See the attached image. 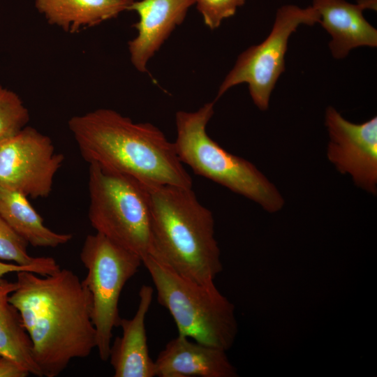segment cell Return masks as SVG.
<instances>
[{
    "mask_svg": "<svg viewBox=\"0 0 377 377\" xmlns=\"http://www.w3.org/2000/svg\"><path fill=\"white\" fill-rule=\"evenodd\" d=\"M154 362L158 377L237 376L226 350L179 334L167 343Z\"/></svg>",
    "mask_w": 377,
    "mask_h": 377,
    "instance_id": "12",
    "label": "cell"
},
{
    "mask_svg": "<svg viewBox=\"0 0 377 377\" xmlns=\"http://www.w3.org/2000/svg\"><path fill=\"white\" fill-rule=\"evenodd\" d=\"M0 215L29 244L54 248L73 238L70 233H58L45 226L43 219L24 194L0 184Z\"/></svg>",
    "mask_w": 377,
    "mask_h": 377,
    "instance_id": "16",
    "label": "cell"
},
{
    "mask_svg": "<svg viewBox=\"0 0 377 377\" xmlns=\"http://www.w3.org/2000/svg\"><path fill=\"white\" fill-rule=\"evenodd\" d=\"M88 186V218L96 232L138 255L142 262L151 256V208L147 186L89 163Z\"/></svg>",
    "mask_w": 377,
    "mask_h": 377,
    "instance_id": "6",
    "label": "cell"
},
{
    "mask_svg": "<svg viewBox=\"0 0 377 377\" xmlns=\"http://www.w3.org/2000/svg\"><path fill=\"white\" fill-rule=\"evenodd\" d=\"M29 120L28 110L19 96L0 84V143L21 131Z\"/></svg>",
    "mask_w": 377,
    "mask_h": 377,
    "instance_id": "19",
    "label": "cell"
},
{
    "mask_svg": "<svg viewBox=\"0 0 377 377\" xmlns=\"http://www.w3.org/2000/svg\"><path fill=\"white\" fill-rule=\"evenodd\" d=\"M64 158L48 136L26 126L0 143V184L34 199L47 198Z\"/></svg>",
    "mask_w": 377,
    "mask_h": 377,
    "instance_id": "9",
    "label": "cell"
},
{
    "mask_svg": "<svg viewBox=\"0 0 377 377\" xmlns=\"http://www.w3.org/2000/svg\"><path fill=\"white\" fill-rule=\"evenodd\" d=\"M215 101L193 112L175 115L173 142L182 163L200 176L219 184L262 206L269 212L281 209L284 200L276 188L251 162L228 152L207 133Z\"/></svg>",
    "mask_w": 377,
    "mask_h": 377,
    "instance_id": "4",
    "label": "cell"
},
{
    "mask_svg": "<svg viewBox=\"0 0 377 377\" xmlns=\"http://www.w3.org/2000/svg\"><path fill=\"white\" fill-rule=\"evenodd\" d=\"M16 282L0 284V356L11 359L30 374L42 376L34 360L31 343L17 309L10 302Z\"/></svg>",
    "mask_w": 377,
    "mask_h": 377,
    "instance_id": "17",
    "label": "cell"
},
{
    "mask_svg": "<svg viewBox=\"0 0 377 377\" xmlns=\"http://www.w3.org/2000/svg\"><path fill=\"white\" fill-rule=\"evenodd\" d=\"M195 3V0L133 1L130 10L138 13L139 20L133 25L137 35L128 45L131 63L138 71H147L149 61Z\"/></svg>",
    "mask_w": 377,
    "mask_h": 377,
    "instance_id": "11",
    "label": "cell"
},
{
    "mask_svg": "<svg viewBox=\"0 0 377 377\" xmlns=\"http://www.w3.org/2000/svg\"><path fill=\"white\" fill-rule=\"evenodd\" d=\"M28 242L19 235L0 215V258L34 268L42 276L60 269L51 257H32L27 252Z\"/></svg>",
    "mask_w": 377,
    "mask_h": 377,
    "instance_id": "18",
    "label": "cell"
},
{
    "mask_svg": "<svg viewBox=\"0 0 377 377\" xmlns=\"http://www.w3.org/2000/svg\"><path fill=\"white\" fill-rule=\"evenodd\" d=\"M319 20L320 15L312 6L302 8L286 5L279 8L269 34L263 42L239 55L220 85L216 100L231 87L246 83L254 104L260 110H266L272 91L285 71V55L290 36L300 25L312 26Z\"/></svg>",
    "mask_w": 377,
    "mask_h": 377,
    "instance_id": "8",
    "label": "cell"
},
{
    "mask_svg": "<svg viewBox=\"0 0 377 377\" xmlns=\"http://www.w3.org/2000/svg\"><path fill=\"white\" fill-rule=\"evenodd\" d=\"M156 288L158 302L170 312L182 335L224 350L237 333L235 306L214 283L186 279L151 256L142 260Z\"/></svg>",
    "mask_w": 377,
    "mask_h": 377,
    "instance_id": "5",
    "label": "cell"
},
{
    "mask_svg": "<svg viewBox=\"0 0 377 377\" xmlns=\"http://www.w3.org/2000/svg\"><path fill=\"white\" fill-rule=\"evenodd\" d=\"M135 0H36V7L50 24L76 33L117 17Z\"/></svg>",
    "mask_w": 377,
    "mask_h": 377,
    "instance_id": "15",
    "label": "cell"
},
{
    "mask_svg": "<svg viewBox=\"0 0 377 377\" xmlns=\"http://www.w3.org/2000/svg\"><path fill=\"white\" fill-rule=\"evenodd\" d=\"M68 128L83 158L145 184L192 188V179L163 133L111 109L71 117Z\"/></svg>",
    "mask_w": 377,
    "mask_h": 377,
    "instance_id": "2",
    "label": "cell"
},
{
    "mask_svg": "<svg viewBox=\"0 0 377 377\" xmlns=\"http://www.w3.org/2000/svg\"><path fill=\"white\" fill-rule=\"evenodd\" d=\"M312 6L320 15L319 23L332 36L329 47L337 59L361 46H377V30L364 17L369 9L364 0L350 3L345 0H313Z\"/></svg>",
    "mask_w": 377,
    "mask_h": 377,
    "instance_id": "14",
    "label": "cell"
},
{
    "mask_svg": "<svg viewBox=\"0 0 377 377\" xmlns=\"http://www.w3.org/2000/svg\"><path fill=\"white\" fill-rule=\"evenodd\" d=\"M16 276L9 301L20 314L42 376L56 377L72 360L86 358L96 348L90 292L66 268L42 276L30 271Z\"/></svg>",
    "mask_w": 377,
    "mask_h": 377,
    "instance_id": "1",
    "label": "cell"
},
{
    "mask_svg": "<svg viewBox=\"0 0 377 377\" xmlns=\"http://www.w3.org/2000/svg\"><path fill=\"white\" fill-rule=\"evenodd\" d=\"M30 373L11 359L0 356V377H26Z\"/></svg>",
    "mask_w": 377,
    "mask_h": 377,
    "instance_id": "21",
    "label": "cell"
},
{
    "mask_svg": "<svg viewBox=\"0 0 377 377\" xmlns=\"http://www.w3.org/2000/svg\"><path fill=\"white\" fill-rule=\"evenodd\" d=\"M245 0H195L205 25L210 29L218 28L222 21L234 15Z\"/></svg>",
    "mask_w": 377,
    "mask_h": 377,
    "instance_id": "20",
    "label": "cell"
},
{
    "mask_svg": "<svg viewBox=\"0 0 377 377\" xmlns=\"http://www.w3.org/2000/svg\"><path fill=\"white\" fill-rule=\"evenodd\" d=\"M325 126L330 136V161L341 173L350 175L358 186L376 194L377 117L354 124L330 106L325 112Z\"/></svg>",
    "mask_w": 377,
    "mask_h": 377,
    "instance_id": "10",
    "label": "cell"
},
{
    "mask_svg": "<svg viewBox=\"0 0 377 377\" xmlns=\"http://www.w3.org/2000/svg\"><path fill=\"white\" fill-rule=\"evenodd\" d=\"M80 258L87 270L82 281L91 296L96 348L100 359L105 362L109 360L112 330L121 320L118 304L121 291L142 262L138 255L98 232L86 237Z\"/></svg>",
    "mask_w": 377,
    "mask_h": 377,
    "instance_id": "7",
    "label": "cell"
},
{
    "mask_svg": "<svg viewBox=\"0 0 377 377\" xmlns=\"http://www.w3.org/2000/svg\"><path fill=\"white\" fill-rule=\"evenodd\" d=\"M151 286L142 285L139 304L134 316L121 318L122 336L117 337L110 347V362L114 377L156 376L155 362L149 355L145 329V318L153 299Z\"/></svg>",
    "mask_w": 377,
    "mask_h": 377,
    "instance_id": "13",
    "label": "cell"
},
{
    "mask_svg": "<svg viewBox=\"0 0 377 377\" xmlns=\"http://www.w3.org/2000/svg\"><path fill=\"white\" fill-rule=\"evenodd\" d=\"M151 208L152 254L181 276L214 284L222 271L212 212L192 188L146 185Z\"/></svg>",
    "mask_w": 377,
    "mask_h": 377,
    "instance_id": "3",
    "label": "cell"
},
{
    "mask_svg": "<svg viewBox=\"0 0 377 377\" xmlns=\"http://www.w3.org/2000/svg\"><path fill=\"white\" fill-rule=\"evenodd\" d=\"M20 271H30L37 274L36 270L28 266H23L15 263H6L0 261V284L5 281L4 276L12 272H17Z\"/></svg>",
    "mask_w": 377,
    "mask_h": 377,
    "instance_id": "22",
    "label": "cell"
}]
</instances>
